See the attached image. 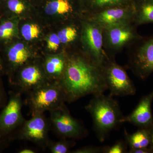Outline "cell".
<instances>
[{
  "instance_id": "obj_32",
  "label": "cell",
  "mask_w": 153,
  "mask_h": 153,
  "mask_svg": "<svg viewBox=\"0 0 153 153\" xmlns=\"http://www.w3.org/2000/svg\"><path fill=\"white\" fill-rule=\"evenodd\" d=\"M151 132V143L150 147V148H151L153 150V126L152 127L150 128Z\"/></svg>"
},
{
  "instance_id": "obj_25",
  "label": "cell",
  "mask_w": 153,
  "mask_h": 153,
  "mask_svg": "<svg viewBox=\"0 0 153 153\" xmlns=\"http://www.w3.org/2000/svg\"><path fill=\"white\" fill-rule=\"evenodd\" d=\"M7 5L9 10L16 14L22 13L26 9V4L23 0H8Z\"/></svg>"
},
{
  "instance_id": "obj_22",
  "label": "cell",
  "mask_w": 153,
  "mask_h": 153,
  "mask_svg": "<svg viewBox=\"0 0 153 153\" xmlns=\"http://www.w3.org/2000/svg\"><path fill=\"white\" fill-rule=\"evenodd\" d=\"M77 35L76 29L71 27H67L62 29L57 34L61 43L64 44L74 41Z\"/></svg>"
},
{
  "instance_id": "obj_17",
  "label": "cell",
  "mask_w": 153,
  "mask_h": 153,
  "mask_svg": "<svg viewBox=\"0 0 153 153\" xmlns=\"http://www.w3.org/2000/svg\"><path fill=\"white\" fill-rule=\"evenodd\" d=\"M31 54L22 43H18L9 49L7 54L8 60L12 66L21 67L27 63Z\"/></svg>"
},
{
  "instance_id": "obj_9",
  "label": "cell",
  "mask_w": 153,
  "mask_h": 153,
  "mask_svg": "<svg viewBox=\"0 0 153 153\" xmlns=\"http://www.w3.org/2000/svg\"><path fill=\"white\" fill-rule=\"evenodd\" d=\"M93 22L102 30L134 21V3L111 7L95 13Z\"/></svg>"
},
{
  "instance_id": "obj_15",
  "label": "cell",
  "mask_w": 153,
  "mask_h": 153,
  "mask_svg": "<svg viewBox=\"0 0 153 153\" xmlns=\"http://www.w3.org/2000/svg\"><path fill=\"white\" fill-rule=\"evenodd\" d=\"M124 137L129 149L149 148L150 146V128H139L133 134H129L124 129Z\"/></svg>"
},
{
  "instance_id": "obj_19",
  "label": "cell",
  "mask_w": 153,
  "mask_h": 153,
  "mask_svg": "<svg viewBox=\"0 0 153 153\" xmlns=\"http://www.w3.org/2000/svg\"><path fill=\"white\" fill-rule=\"evenodd\" d=\"M136 0H85L91 8L95 11V13L104 9L115 7L134 4Z\"/></svg>"
},
{
  "instance_id": "obj_27",
  "label": "cell",
  "mask_w": 153,
  "mask_h": 153,
  "mask_svg": "<svg viewBox=\"0 0 153 153\" xmlns=\"http://www.w3.org/2000/svg\"><path fill=\"white\" fill-rule=\"evenodd\" d=\"M103 146H86L75 150L72 152L73 153H103Z\"/></svg>"
},
{
  "instance_id": "obj_2",
  "label": "cell",
  "mask_w": 153,
  "mask_h": 153,
  "mask_svg": "<svg viewBox=\"0 0 153 153\" xmlns=\"http://www.w3.org/2000/svg\"><path fill=\"white\" fill-rule=\"evenodd\" d=\"M92 118L93 128L100 142H103L111 132L117 128L123 117L119 105L113 97L103 94L93 95L85 107Z\"/></svg>"
},
{
  "instance_id": "obj_3",
  "label": "cell",
  "mask_w": 153,
  "mask_h": 153,
  "mask_svg": "<svg viewBox=\"0 0 153 153\" xmlns=\"http://www.w3.org/2000/svg\"><path fill=\"white\" fill-rule=\"evenodd\" d=\"M28 104L32 115L44 114L62 106L66 102L59 82L50 81L28 93Z\"/></svg>"
},
{
  "instance_id": "obj_33",
  "label": "cell",
  "mask_w": 153,
  "mask_h": 153,
  "mask_svg": "<svg viewBox=\"0 0 153 153\" xmlns=\"http://www.w3.org/2000/svg\"><path fill=\"white\" fill-rule=\"evenodd\" d=\"M3 69V66L2 65L1 62V60H0V71H1Z\"/></svg>"
},
{
  "instance_id": "obj_31",
  "label": "cell",
  "mask_w": 153,
  "mask_h": 153,
  "mask_svg": "<svg viewBox=\"0 0 153 153\" xmlns=\"http://www.w3.org/2000/svg\"><path fill=\"white\" fill-rule=\"evenodd\" d=\"M19 153H35L36 151L31 148H25L21 149L18 152Z\"/></svg>"
},
{
  "instance_id": "obj_10",
  "label": "cell",
  "mask_w": 153,
  "mask_h": 153,
  "mask_svg": "<svg viewBox=\"0 0 153 153\" xmlns=\"http://www.w3.org/2000/svg\"><path fill=\"white\" fill-rule=\"evenodd\" d=\"M103 40H105L108 47L115 52L119 51L130 42L141 38L130 23L114 25L103 29Z\"/></svg>"
},
{
  "instance_id": "obj_24",
  "label": "cell",
  "mask_w": 153,
  "mask_h": 153,
  "mask_svg": "<svg viewBox=\"0 0 153 153\" xmlns=\"http://www.w3.org/2000/svg\"><path fill=\"white\" fill-rule=\"evenodd\" d=\"M15 27L13 22H4L0 26V38L7 39L11 38L13 35Z\"/></svg>"
},
{
  "instance_id": "obj_4",
  "label": "cell",
  "mask_w": 153,
  "mask_h": 153,
  "mask_svg": "<svg viewBox=\"0 0 153 153\" xmlns=\"http://www.w3.org/2000/svg\"><path fill=\"white\" fill-rule=\"evenodd\" d=\"M102 69L110 96L124 97L135 94L136 88L125 69L112 59L108 57Z\"/></svg>"
},
{
  "instance_id": "obj_23",
  "label": "cell",
  "mask_w": 153,
  "mask_h": 153,
  "mask_svg": "<svg viewBox=\"0 0 153 153\" xmlns=\"http://www.w3.org/2000/svg\"><path fill=\"white\" fill-rule=\"evenodd\" d=\"M128 144L125 141L118 140L111 146H103V153H127Z\"/></svg>"
},
{
  "instance_id": "obj_12",
  "label": "cell",
  "mask_w": 153,
  "mask_h": 153,
  "mask_svg": "<svg viewBox=\"0 0 153 153\" xmlns=\"http://www.w3.org/2000/svg\"><path fill=\"white\" fill-rule=\"evenodd\" d=\"M83 39L87 46L90 57L97 64L102 66L108 57L103 49V30L94 22L87 24L83 30Z\"/></svg>"
},
{
  "instance_id": "obj_13",
  "label": "cell",
  "mask_w": 153,
  "mask_h": 153,
  "mask_svg": "<svg viewBox=\"0 0 153 153\" xmlns=\"http://www.w3.org/2000/svg\"><path fill=\"white\" fill-rule=\"evenodd\" d=\"M153 100V91L142 98L136 107L131 113L123 116L120 123H128L139 128H151L153 126V116L152 104Z\"/></svg>"
},
{
  "instance_id": "obj_20",
  "label": "cell",
  "mask_w": 153,
  "mask_h": 153,
  "mask_svg": "<svg viewBox=\"0 0 153 153\" xmlns=\"http://www.w3.org/2000/svg\"><path fill=\"white\" fill-rule=\"evenodd\" d=\"M75 145L74 140L61 139L57 141L49 140L47 148L52 153H67Z\"/></svg>"
},
{
  "instance_id": "obj_7",
  "label": "cell",
  "mask_w": 153,
  "mask_h": 153,
  "mask_svg": "<svg viewBox=\"0 0 153 153\" xmlns=\"http://www.w3.org/2000/svg\"><path fill=\"white\" fill-rule=\"evenodd\" d=\"M7 103L0 111V137L7 139L22 126L25 120L22 113V93L10 91Z\"/></svg>"
},
{
  "instance_id": "obj_14",
  "label": "cell",
  "mask_w": 153,
  "mask_h": 153,
  "mask_svg": "<svg viewBox=\"0 0 153 153\" xmlns=\"http://www.w3.org/2000/svg\"><path fill=\"white\" fill-rule=\"evenodd\" d=\"M67 63L62 56L47 57L44 63L45 73L49 81L60 82L65 72Z\"/></svg>"
},
{
  "instance_id": "obj_21",
  "label": "cell",
  "mask_w": 153,
  "mask_h": 153,
  "mask_svg": "<svg viewBox=\"0 0 153 153\" xmlns=\"http://www.w3.org/2000/svg\"><path fill=\"white\" fill-rule=\"evenodd\" d=\"M40 33V28L36 24H26L22 27V36L27 41L38 38Z\"/></svg>"
},
{
  "instance_id": "obj_8",
  "label": "cell",
  "mask_w": 153,
  "mask_h": 153,
  "mask_svg": "<svg viewBox=\"0 0 153 153\" xmlns=\"http://www.w3.org/2000/svg\"><path fill=\"white\" fill-rule=\"evenodd\" d=\"M137 46L130 55L129 68L142 80L153 72V36L137 41Z\"/></svg>"
},
{
  "instance_id": "obj_18",
  "label": "cell",
  "mask_w": 153,
  "mask_h": 153,
  "mask_svg": "<svg viewBox=\"0 0 153 153\" xmlns=\"http://www.w3.org/2000/svg\"><path fill=\"white\" fill-rule=\"evenodd\" d=\"M72 10L71 0H49L44 7L45 13L49 15H63L70 13Z\"/></svg>"
},
{
  "instance_id": "obj_6",
  "label": "cell",
  "mask_w": 153,
  "mask_h": 153,
  "mask_svg": "<svg viewBox=\"0 0 153 153\" xmlns=\"http://www.w3.org/2000/svg\"><path fill=\"white\" fill-rule=\"evenodd\" d=\"M32 115L31 119L25 120L22 126L11 135L10 140L29 141L43 149L47 148L50 140V121L47 119L44 114H35Z\"/></svg>"
},
{
  "instance_id": "obj_29",
  "label": "cell",
  "mask_w": 153,
  "mask_h": 153,
  "mask_svg": "<svg viewBox=\"0 0 153 153\" xmlns=\"http://www.w3.org/2000/svg\"><path fill=\"white\" fill-rule=\"evenodd\" d=\"M129 153H152L153 150L150 148H140V149H129L128 151Z\"/></svg>"
},
{
  "instance_id": "obj_30",
  "label": "cell",
  "mask_w": 153,
  "mask_h": 153,
  "mask_svg": "<svg viewBox=\"0 0 153 153\" xmlns=\"http://www.w3.org/2000/svg\"><path fill=\"white\" fill-rule=\"evenodd\" d=\"M10 142L7 139L4 138L0 137V152L7 147Z\"/></svg>"
},
{
  "instance_id": "obj_28",
  "label": "cell",
  "mask_w": 153,
  "mask_h": 153,
  "mask_svg": "<svg viewBox=\"0 0 153 153\" xmlns=\"http://www.w3.org/2000/svg\"><path fill=\"white\" fill-rule=\"evenodd\" d=\"M7 96L2 83L0 82V111L7 101Z\"/></svg>"
},
{
  "instance_id": "obj_11",
  "label": "cell",
  "mask_w": 153,
  "mask_h": 153,
  "mask_svg": "<svg viewBox=\"0 0 153 153\" xmlns=\"http://www.w3.org/2000/svg\"><path fill=\"white\" fill-rule=\"evenodd\" d=\"M45 72L36 65L23 67L16 81L12 82L16 91L28 93L36 88L50 82Z\"/></svg>"
},
{
  "instance_id": "obj_26",
  "label": "cell",
  "mask_w": 153,
  "mask_h": 153,
  "mask_svg": "<svg viewBox=\"0 0 153 153\" xmlns=\"http://www.w3.org/2000/svg\"><path fill=\"white\" fill-rule=\"evenodd\" d=\"M61 43L60 39L57 34H51L47 40V45L48 49L51 51H56Z\"/></svg>"
},
{
  "instance_id": "obj_16",
  "label": "cell",
  "mask_w": 153,
  "mask_h": 153,
  "mask_svg": "<svg viewBox=\"0 0 153 153\" xmlns=\"http://www.w3.org/2000/svg\"><path fill=\"white\" fill-rule=\"evenodd\" d=\"M134 6L136 25L153 23V0H136Z\"/></svg>"
},
{
  "instance_id": "obj_5",
  "label": "cell",
  "mask_w": 153,
  "mask_h": 153,
  "mask_svg": "<svg viewBox=\"0 0 153 153\" xmlns=\"http://www.w3.org/2000/svg\"><path fill=\"white\" fill-rule=\"evenodd\" d=\"M49 113L50 124L61 139H81L88 135L87 129L81 121L71 115L65 104Z\"/></svg>"
},
{
  "instance_id": "obj_1",
  "label": "cell",
  "mask_w": 153,
  "mask_h": 153,
  "mask_svg": "<svg viewBox=\"0 0 153 153\" xmlns=\"http://www.w3.org/2000/svg\"><path fill=\"white\" fill-rule=\"evenodd\" d=\"M60 83L66 102L69 103L87 95L103 94L108 90L102 67L90 57L68 58Z\"/></svg>"
}]
</instances>
